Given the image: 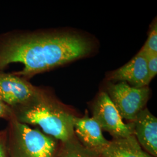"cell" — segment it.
<instances>
[{"label": "cell", "mask_w": 157, "mask_h": 157, "mask_svg": "<svg viewBox=\"0 0 157 157\" xmlns=\"http://www.w3.org/2000/svg\"><path fill=\"white\" fill-rule=\"evenodd\" d=\"M141 50L143 51L146 56L149 79L151 81L157 73V54L150 53L146 52L142 49Z\"/></svg>", "instance_id": "13"}, {"label": "cell", "mask_w": 157, "mask_h": 157, "mask_svg": "<svg viewBox=\"0 0 157 157\" xmlns=\"http://www.w3.org/2000/svg\"><path fill=\"white\" fill-rule=\"evenodd\" d=\"M74 132L84 147L98 151L107 146L109 141L105 139L99 124L86 114L82 118H74Z\"/></svg>", "instance_id": "9"}, {"label": "cell", "mask_w": 157, "mask_h": 157, "mask_svg": "<svg viewBox=\"0 0 157 157\" xmlns=\"http://www.w3.org/2000/svg\"><path fill=\"white\" fill-rule=\"evenodd\" d=\"M108 95L121 117L133 122L144 108L150 90L148 87L136 88L124 82L109 83Z\"/></svg>", "instance_id": "4"}, {"label": "cell", "mask_w": 157, "mask_h": 157, "mask_svg": "<svg viewBox=\"0 0 157 157\" xmlns=\"http://www.w3.org/2000/svg\"><path fill=\"white\" fill-rule=\"evenodd\" d=\"M1 142L2 141L0 140V157H6L5 147Z\"/></svg>", "instance_id": "15"}, {"label": "cell", "mask_w": 157, "mask_h": 157, "mask_svg": "<svg viewBox=\"0 0 157 157\" xmlns=\"http://www.w3.org/2000/svg\"><path fill=\"white\" fill-rule=\"evenodd\" d=\"M19 122L38 125L45 134L64 144L75 139V116L65 110L45 90L37 88L26 103L12 108Z\"/></svg>", "instance_id": "2"}, {"label": "cell", "mask_w": 157, "mask_h": 157, "mask_svg": "<svg viewBox=\"0 0 157 157\" xmlns=\"http://www.w3.org/2000/svg\"><path fill=\"white\" fill-rule=\"evenodd\" d=\"M0 118H5L11 120L15 118V115L13 109L9 105H6L0 98Z\"/></svg>", "instance_id": "14"}, {"label": "cell", "mask_w": 157, "mask_h": 157, "mask_svg": "<svg viewBox=\"0 0 157 157\" xmlns=\"http://www.w3.org/2000/svg\"><path fill=\"white\" fill-rule=\"evenodd\" d=\"M109 79L126 82L136 88L147 87L151 81L148 76L147 59L143 51L140 50L129 62L112 72Z\"/></svg>", "instance_id": "7"}, {"label": "cell", "mask_w": 157, "mask_h": 157, "mask_svg": "<svg viewBox=\"0 0 157 157\" xmlns=\"http://www.w3.org/2000/svg\"><path fill=\"white\" fill-rule=\"evenodd\" d=\"M95 151L84 147L75 139L65 143V147L59 157H99Z\"/></svg>", "instance_id": "11"}, {"label": "cell", "mask_w": 157, "mask_h": 157, "mask_svg": "<svg viewBox=\"0 0 157 157\" xmlns=\"http://www.w3.org/2000/svg\"><path fill=\"white\" fill-rule=\"evenodd\" d=\"M92 50L90 40L78 34L13 30L0 35V71L20 63L22 69L13 73L28 80L87 56Z\"/></svg>", "instance_id": "1"}, {"label": "cell", "mask_w": 157, "mask_h": 157, "mask_svg": "<svg viewBox=\"0 0 157 157\" xmlns=\"http://www.w3.org/2000/svg\"><path fill=\"white\" fill-rule=\"evenodd\" d=\"M133 122L134 135L139 144L153 157L157 156V119L144 108Z\"/></svg>", "instance_id": "8"}, {"label": "cell", "mask_w": 157, "mask_h": 157, "mask_svg": "<svg viewBox=\"0 0 157 157\" xmlns=\"http://www.w3.org/2000/svg\"><path fill=\"white\" fill-rule=\"evenodd\" d=\"M10 122L13 157H56L57 144L51 136L30 128L15 118Z\"/></svg>", "instance_id": "3"}, {"label": "cell", "mask_w": 157, "mask_h": 157, "mask_svg": "<svg viewBox=\"0 0 157 157\" xmlns=\"http://www.w3.org/2000/svg\"><path fill=\"white\" fill-rule=\"evenodd\" d=\"M101 130L108 132L114 139L134 135L133 124H125L107 92H101L93 108V117Z\"/></svg>", "instance_id": "5"}, {"label": "cell", "mask_w": 157, "mask_h": 157, "mask_svg": "<svg viewBox=\"0 0 157 157\" xmlns=\"http://www.w3.org/2000/svg\"><path fill=\"white\" fill-rule=\"evenodd\" d=\"M37 87L13 73H0V98L11 108L26 103L36 94Z\"/></svg>", "instance_id": "6"}, {"label": "cell", "mask_w": 157, "mask_h": 157, "mask_svg": "<svg viewBox=\"0 0 157 157\" xmlns=\"http://www.w3.org/2000/svg\"><path fill=\"white\" fill-rule=\"evenodd\" d=\"M141 49L146 52L157 54V25L156 21L152 25L147 40Z\"/></svg>", "instance_id": "12"}, {"label": "cell", "mask_w": 157, "mask_h": 157, "mask_svg": "<svg viewBox=\"0 0 157 157\" xmlns=\"http://www.w3.org/2000/svg\"><path fill=\"white\" fill-rule=\"evenodd\" d=\"M97 152L101 157H152L142 149L134 135L113 139Z\"/></svg>", "instance_id": "10"}]
</instances>
